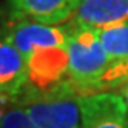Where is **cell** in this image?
Wrapping results in <instances>:
<instances>
[{"label":"cell","instance_id":"6da1fadb","mask_svg":"<svg viewBox=\"0 0 128 128\" xmlns=\"http://www.w3.org/2000/svg\"><path fill=\"white\" fill-rule=\"evenodd\" d=\"M68 42V80L76 90L77 97L97 93L96 86L104 72L111 66L108 54L100 43L94 28H85L72 23Z\"/></svg>","mask_w":128,"mask_h":128},{"label":"cell","instance_id":"7a4b0ae2","mask_svg":"<svg viewBox=\"0 0 128 128\" xmlns=\"http://www.w3.org/2000/svg\"><path fill=\"white\" fill-rule=\"evenodd\" d=\"M71 30H72L71 23L65 26H56V25H46L28 19L16 20L8 28H5L10 40L22 52L25 59L32 51L40 48L68 46Z\"/></svg>","mask_w":128,"mask_h":128},{"label":"cell","instance_id":"3957f363","mask_svg":"<svg viewBox=\"0 0 128 128\" xmlns=\"http://www.w3.org/2000/svg\"><path fill=\"white\" fill-rule=\"evenodd\" d=\"M82 128H128V108L120 94L100 91L77 97Z\"/></svg>","mask_w":128,"mask_h":128},{"label":"cell","instance_id":"277c9868","mask_svg":"<svg viewBox=\"0 0 128 128\" xmlns=\"http://www.w3.org/2000/svg\"><path fill=\"white\" fill-rule=\"evenodd\" d=\"M40 128H82L77 99L51 97L17 102Z\"/></svg>","mask_w":128,"mask_h":128},{"label":"cell","instance_id":"5b68a950","mask_svg":"<svg viewBox=\"0 0 128 128\" xmlns=\"http://www.w3.org/2000/svg\"><path fill=\"white\" fill-rule=\"evenodd\" d=\"M28 84L26 59L0 31V100H17Z\"/></svg>","mask_w":128,"mask_h":128},{"label":"cell","instance_id":"8992f818","mask_svg":"<svg viewBox=\"0 0 128 128\" xmlns=\"http://www.w3.org/2000/svg\"><path fill=\"white\" fill-rule=\"evenodd\" d=\"M11 20H34L57 25L74 16L80 0H8Z\"/></svg>","mask_w":128,"mask_h":128},{"label":"cell","instance_id":"52a82bcc","mask_svg":"<svg viewBox=\"0 0 128 128\" xmlns=\"http://www.w3.org/2000/svg\"><path fill=\"white\" fill-rule=\"evenodd\" d=\"M128 20V0H80L72 23L85 28H100Z\"/></svg>","mask_w":128,"mask_h":128},{"label":"cell","instance_id":"ba28073f","mask_svg":"<svg viewBox=\"0 0 128 128\" xmlns=\"http://www.w3.org/2000/svg\"><path fill=\"white\" fill-rule=\"evenodd\" d=\"M96 31L111 63L128 59V20L100 26Z\"/></svg>","mask_w":128,"mask_h":128},{"label":"cell","instance_id":"9c48e42d","mask_svg":"<svg viewBox=\"0 0 128 128\" xmlns=\"http://www.w3.org/2000/svg\"><path fill=\"white\" fill-rule=\"evenodd\" d=\"M126 82H128V59H124V60L111 63V66L104 72V76L97 82L96 91L100 93V91H105V90L117 88L126 84Z\"/></svg>","mask_w":128,"mask_h":128},{"label":"cell","instance_id":"30bf717a","mask_svg":"<svg viewBox=\"0 0 128 128\" xmlns=\"http://www.w3.org/2000/svg\"><path fill=\"white\" fill-rule=\"evenodd\" d=\"M0 128H40L20 106H14L3 114Z\"/></svg>","mask_w":128,"mask_h":128},{"label":"cell","instance_id":"8fae6325","mask_svg":"<svg viewBox=\"0 0 128 128\" xmlns=\"http://www.w3.org/2000/svg\"><path fill=\"white\" fill-rule=\"evenodd\" d=\"M119 88H120V96L124 97L125 104H126V108H128V82H126V84H124L122 86H119Z\"/></svg>","mask_w":128,"mask_h":128}]
</instances>
